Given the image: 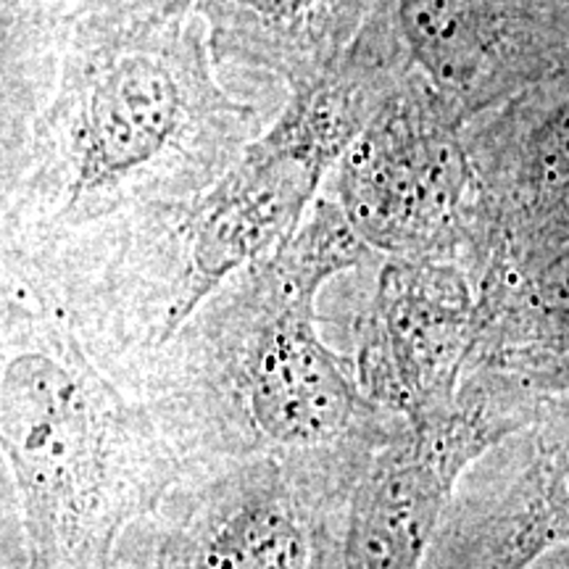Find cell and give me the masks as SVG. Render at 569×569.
Instances as JSON below:
<instances>
[{"mask_svg":"<svg viewBox=\"0 0 569 569\" xmlns=\"http://www.w3.org/2000/svg\"><path fill=\"white\" fill-rule=\"evenodd\" d=\"M198 0H48L40 11L13 21H42V19H80L113 30H153L196 17ZM11 27V24H9Z\"/></svg>","mask_w":569,"mask_h":569,"instance_id":"12","label":"cell"},{"mask_svg":"<svg viewBox=\"0 0 569 569\" xmlns=\"http://www.w3.org/2000/svg\"><path fill=\"white\" fill-rule=\"evenodd\" d=\"M507 430L490 393L475 390L409 422L356 490L346 569H419L459 469Z\"/></svg>","mask_w":569,"mask_h":569,"instance_id":"8","label":"cell"},{"mask_svg":"<svg viewBox=\"0 0 569 569\" xmlns=\"http://www.w3.org/2000/svg\"><path fill=\"white\" fill-rule=\"evenodd\" d=\"M309 549L293 517L277 503H248L211 543L209 569H306Z\"/></svg>","mask_w":569,"mask_h":569,"instance_id":"11","label":"cell"},{"mask_svg":"<svg viewBox=\"0 0 569 569\" xmlns=\"http://www.w3.org/2000/svg\"><path fill=\"white\" fill-rule=\"evenodd\" d=\"M519 503L490 569H522L569 540V419L553 425L540 443Z\"/></svg>","mask_w":569,"mask_h":569,"instance_id":"10","label":"cell"},{"mask_svg":"<svg viewBox=\"0 0 569 569\" xmlns=\"http://www.w3.org/2000/svg\"><path fill=\"white\" fill-rule=\"evenodd\" d=\"M325 190L359 238L386 259L461 261L478 272L488 209L467 127L415 69Z\"/></svg>","mask_w":569,"mask_h":569,"instance_id":"5","label":"cell"},{"mask_svg":"<svg viewBox=\"0 0 569 569\" xmlns=\"http://www.w3.org/2000/svg\"><path fill=\"white\" fill-rule=\"evenodd\" d=\"M380 0H198L196 17L224 71L309 88L348 53Z\"/></svg>","mask_w":569,"mask_h":569,"instance_id":"9","label":"cell"},{"mask_svg":"<svg viewBox=\"0 0 569 569\" xmlns=\"http://www.w3.org/2000/svg\"><path fill=\"white\" fill-rule=\"evenodd\" d=\"M348 140L303 101L190 201L84 234L48 259L0 267L74 327L84 346L159 353L232 277L293 238Z\"/></svg>","mask_w":569,"mask_h":569,"instance_id":"2","label":"cell"},{"mask_svg":"<svg viewBox=\"0 0 569 569\" xmlns=\"http://www.w3.org/2000/svg\"><path fill=\"white\" fill-rule=\"evenodd\" d=\"M411 63L461 124L569 74V0H388Z\"/></svg>","mask_w":569,"mask_h":569,"instance_id":"6","label":"cell"},{"mask_svg":"<svg viewBox=\"0 0 569 569\" xmlns=\"http://www.w3.org/2000/svg\"><path fill=\"white\" fill-rule=\"evenodd\" d=\"M375 256L322 190L293 238L232 277L159 353L203 367L259 443L288 451L343 443L367 425L369 403L319 336L317 298Z\"/></svg>","mask_w":569,"mask_h":569,"instance_id":"3","label":"cell"},{"mask_svg":"<svg viewBox=\"0 0 569 569\" xmlns=\"http://www.w3.org/2000/svg\"><path fill=\"white\" fill-rule=\"evenodd\" d=\"M478 280L461 261L386 259L359 319V375L377 401L409 417L438 415L469 361Z\"/></svg>","mask_w":569,"mask_h":569,"instance_id":"7","label":"cell"},{"mask_svg":"<svg viewBox=\"0 0 569 569\" xmlns=\"http://www.w3.org/2000/svg\"><path fill=\"white\" fill-rule=\"evenodd\" d=\"M3 284V453L32 519L71 532L96 509L127 448L124 411L67 319Z\"/></svg>","mask_w":569,"mask_h":569,"instance_id":"4","label":"cell"},{"mask_svg":"<svg viewBox=\"0 0 569 569\" xmlns=\"http://www.w3.org/2000/svg\"><path fill=\"white\" fill-rule=\"evenodd\" d=\"M0 53V267L201 196L272 124L224 80L198 17L24 21Z\"/></svg>","mask_w":569,"mask_h":569,"instance_id":"1","label":"cell"}]
</instances>
